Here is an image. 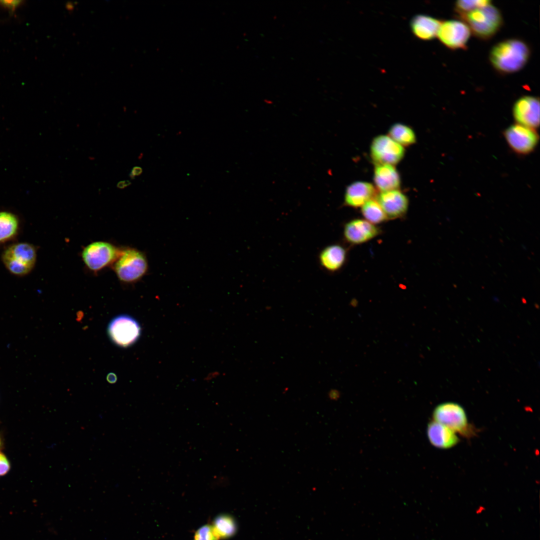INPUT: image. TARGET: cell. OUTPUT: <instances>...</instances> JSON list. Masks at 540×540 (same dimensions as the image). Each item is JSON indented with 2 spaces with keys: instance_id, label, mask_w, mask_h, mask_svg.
<instances>
[{
  "instance_id": "6da1fadb",
  "label": "cell",
  "mask_w": 540,
  "mask_h": 540,
  "mask_svg": "<svg viewBox=\"0 0 540 540\" xmlns=\"http://www.w3.org/2000/svg\"><path fill=\"white\" fill-rule=\"evenodd\" d=\"M530 54L529 48L524 42L510 39L500 42L493 47L490 54V60L498 71L511 73L524 66Z\"/></svg>"
},
{
  "instance_id": "7a4b0ae2",
  "label": "cell",
  "mask_w": 540,
  "mask_h": 540,
  "mask_svg": "<svg viewBox=\"0 0 540 540\" xmlns=\"http://www.w3.org/2000/svg\"><path fill=\"white\" fill-rule=\"evenodd\" d=\"M476 36L488 39L500 29L502 22L499 10L491 4L459 14Z\"/></svg>"
},
{
  "instance_id": "3957f363",
  "label": "cell",
  "mask_w": 540,
  "mask_h": 540,
  "mask_svg": "<svg viewBox=\"0 0 540 540\" xmlns=\"http://www.w3.org/2000/svg\"><path fill=\"white\" fill-rule=\"evenodd\" d=\"M8 270L17 276L30 272L36 264V252L35 247L27 242L14 244L8 247L2 256Z\"/></svg>"
},
{
  "instance_id": "277c9868",
  "label": "cell",
  "mask_w": 540,
  "mask_h": 540,
  "mask_svg": "<svg viewBox=\"0 0 540 540\" xmlns=\"http://www.w3.org/2000/svg\"><path fill=\"white\" fill-rule=\"evenodd\" d=\"M114 269L118 278L126 283L136 282L141 278L148 270V262L144 254L132 248L121 251L114 262Z\"/></svg>"
},
{
  "instance_id": "5b68a950",
  "label": "cell",
  "mask_w": 540,
  "mask_h": 540,
  "mask_svg": "<svg viewBox=\"0 0 540 540\" xmlns=\"http://www.w3.org/2000/svg\"><path fill=\"white\" fill-rule=\"evenodd\" d=\"M433 418L456 434L468 436L472 432L464 410L457 403L446 402L438 405L434 410Z\"/></svg>"
},
{
  "instance_id": "8992f818",
  "label": "cell",
  "mask_w": 540,
  "mask_h": 540,
  "mask_svg": "<svg viewBox=\"0 0 540 540\" xmlns=\"http://www.w3.org/2000/svg\"><path fill=\"white\" fill-rule=\"evenodd\" d=\"M120 252L112 244L98 241L86 246L82 252V256L88 269L97 272L114 262Z\"/></svg>"
},
{
  "instance_id": "52a82bcc",
  "label": "cell",
  "mask_w": 540,
  "mask_h": 540,
  "mask_svg": "<svg viewBox=\"0 0 540 540\" xmlns=\"http://www.w3.org/2000/svg\"><path fill=\"white\" fill-rule=\"evenodd\" d=\"M138 322L132 316L120 315L114 318L108 326V334L112 341L122 347L134 344L140 334Z\"/></svg>"
},
{
  "instance_id": "ba28073f",
  "label": "cell",
  "mask_w": 540,
  "mask_h": 540,
  "mask_svg": "<svg viewBox=\"0 0 540 540\" xmlns=\"http://www.w3.org/2000/svg\"><path fill=\"white\" fill-rule=\"evenodd\" d=\"M504 135L512 150L520 155H526L533 152L539 140L535 129L519 124L511 125L505 130Z\"/></svg>"
},
{
  "instance_id": "9c48e42d",
  "label": "cell",
  "mask_w": 540,
  "mask_h": 540,
  "mask_svg": "<svg viewBox=\"0 0 540 540\" xmlns=\"http://www.w3.org/2000/svg\"><path fill=\"white\" fill-rule=\"evenodd\" d=\"M372 159L376 164H396L404 157V147L389 136L380 135L376 137L370 146Z\"/></svg>"
},
{
  "instance_id": "30bf717a",
  "label": "cell",
  "mask_w": 540,
  "mask_h": 540,
  "mask_svg": "<svg viewBox=\"0 0 540 540\" xmlns=\"http://www.w3.org/2000/svg\"><path fill=\"white\" fill-rule=\"evenodd\" d=\"M470 34L468 26L458 20L441 22L437 34L440 41L452 49L465 48Z\"/></svg>"
},
{
  "instance_id": "8fae6325",
  "label": "cell",
  "mask_w": 540,
  "mask_h": 540,
  "mask_svg": "<svg viewBox=\"0 0 540 540\" xmlns=\"http://www.w3.org/2000/svg\"><path fill=\"white\" fill-rule=\"evenodd\" d=\"M518 124L535 129L540 124V100L536 97L524 96L515 102L512 110Z\"/></svg>"
},
{
  "instance_id": "7c38bea8",
  "label": "cell",
  "mask_w": 540,
  "mask_h": 540,
  "mask_svg": "<svg viewBox=\"0 0 540 540\" xmlns=\"http://www.w3.org/2000/svg\"><path fill=\"white\" fill-rule=\"evenodd\" d=\"M376 200L388 218L394 219L404 216L408 209V198L398 190L380 192Z\"/></svg>"
},
{
  "instance_id": "4fadbf2b",
  "label": "cell",
  "mask_w": 540,
  "mask_h": 540,
  "mask_svg": "<svg viewBox=\"0 0 540 540\" xmlns=\"http://www.w3.org/2000/svg\"><path fill=\"white\" fill-rule=\"evenodd\" d=\"M380 232L378 228L367 220L354 219L344 225V236L348 242L358 244L373 239Z\"/></svg>"
},
{
  "instance_id": "5bb4252c",
  "label": "cell",
  "mask_w": 540,
  "mask_h": 540,
  "mask_svg": "<svg viewBox=\"0 0 540 540\" xmlns=\"http://www.w3.org/2000/svg\"><path fill=\"white\" fill-rule=\"evenodd\" d=\"M427 434L431 444L439 448H450L459 442V438L454 432L434 420L428 424Z\"/></svg>"
},
{
  "instance_id": "9a60e30c",
  "label": "cell",
  "mask_w": 540,
  "mask_h": 540,
  "mask_svg": "<svg viewBox=\"0 0 540 540\" xmlns=\"http://www.w3.org/2000/svg\"><path fill=\"white\" fill-rule=\"evenodd\" d=\"M374 193V186L370 183L355 182L348 185L346 190L344 204L353 208L362 206L372 198Z\"/></svg>"
},
{
  "instance_id": "2e32d148",
  "label": "cell",
  "mask_w": 540,
  "mask_h": 540,
  "mask_svg": "<svg viewBox=\"0 0 540 540\" xmlns=\"http://www.w3.org/2000/svg\"><path fill=\"white\" fill-rule=\"evenodd\" d=\"M346 257V249L338 244H333L324 248L318 255L321 266L329 272H335L344 266Z\"/></svg>"
},
{
  "instance_id": "e0dca14e",
  "label": "cell",
  "mask_w": 540,
  "mask_h": 540,
  "mask_svg": "<svg viewBox=\"0 0 540 540\" xmlns=\"http://www.w3.org/2000/svg\"><path fill=\"white\" fill-rule=\"evenodd\" d=\"M441 22L432 16L418 14L414 16L410 22V28L414 35L422 40H428L434 38Z\"/></svg>"
},
{
  "instance_id": "ac0fdd59",
  "label": "cell",
  "mask_w": 540,
  "mask_h": 540,
  "mask_svg": "<svg viewBox=\"0 0 540 540\" xmlns=\"http://www.w3.org/2000/svg\"><path fill=\"white\" fill-rule=\"evenodd\" d=\"M374 180L376 186L381 192L397 190L400 185L399 174L396 168L390 164H376Z\"/></svg>"
},
{
  "instance_id": "d6986e66",
  "label": "cell",
  "mask_w": 540,
  "mask_h": 540,
  "mask_svg": "<svg viewBox=\"0 0 540 540\" xmlns=\"http://www.w3.org/2000/svg\"><path fill=\"white\" fill-rule=\"evenodd\" d=\"M212 525L220 540L232 537L236 532L237 524L234 518L228 514H220L212 520Z\"/></svg>"
},
{
  "instance_id": "ffe728a7",
  "label": "cell",
  "mask_w": 540,
  "mask_h": 540,
  "mask_svg": "<svg viewBox=\"0 0 540 540\" xmlns=\"http://www.w3.org/2000/svg\"><path fill=\"white\" fill-rule=\"evenodd\" d=\"M19 227V220L15 214L8 212H0V244L14 238Z\"/></svg>"
},
{
  "instance_id": "44dd1931",
  "label": "cell",
  "mask_w": 540,
  "mask_h": 540,
  "mask_svg": "<svg viewBox=\"0 0 540 540\" xmlns=\"http://www.w3.org/2000/svg\"><path fill=\"white\" fill-rule=\"evenodd\" d=\"M390 137L400 145L408 146L416 141V135L409 126L402 124H393L388 131Z\"/></svg>"
},
{
  "instance_id": "7402d4cb",
  "label": "cell",
  "mask_w": 540,
  "mask_h": 540,
  "mask_svg": "<svg viewBox=\"0 0 540 540\" xmlns=\"http://www.w3.org/2000/svg\"><path fill=\"white\" fill-rule=\"evenodd\" d=\"M362 213L365 220L376 224L382 223L388 218L376 200H370L362 206Z\"/></svg>"
},
{
  "instance_id": "603a6c76",
  "label": "cell",
  "mask_w": 540,
  "mask_h": 540,
  "mask_svg": "<svg viewBox=\"0 0 540 540\" xmlns=\"http://www.w3.org/2000/svg\"><path fill=\"white\" fill-rule=\"evenodd\" d=\"M491 2L488 0H458L456 4V10L459 14H464L476 8L482 7L490 4Z\"/></svg>"
},
{
  "instance_id": "cb8c5ba5",
  "label": "cell",
  "mask_w": 540,
  "mask_h": 540,
  "mask_svg": "<svg viewBox=\"0 0 540 540\" xmlns=\"http://www.w3.org/2000/svg\"><path fill=\"white\" fill-rule=\"evenodd\" d=\"M193 540H220L212 526L210 524L202 526L195 532Z\"/></svg>"
},
{
  "instance_id": "d4e9b609",
  "label": "cell",
  "mask_w": 540,
  "mask_h": 540,
  "mask_svg": "<svg viewBox=\"0 0 540 540\" xmlns=\"http://www.w3.org/2000/svg\"><path fill=\"white\" fill-rule=\"evenodd\" d=\"M10 468V464L6 456L0 451V476L6 474Z\"/></svg>"
},
{
  "instance_id": "484cf974",
  "label": "cell",
  "mask_w": 540,
  "mask_h": 540,
  "mask_svg": "<svg viewBox=\"0 0 540 540\" xmlns=\"http://www.w3.org/2000/svg\"><path fill=\"white\" fill-rule=\"evenodd\" d=\"M142 172V168L140 166H134L132 168L129 174V176L132 179H134L136 176H140Z\"/></svg>"
},
{
  "instance_id": "4316f807",
  "label": "cell",
  "mask_w": 540,
  "mask_h": 540,
  "mask_svg": "<svg viewBox=\"0 0 540 540\" xmlns=\"http://www.w3.org/2000/svg\"><path fill=\"white\" fill-rule=\"evenodd\" d=\"M131 184V182L128 180H122L117 184L116 186L119 188H124L130 186Z\"/></svg>"
},
{
  "instance_id": "83f0119b",
  "label": "cell",
  "mask_w": 540,
  "mask_h": 540,
  "mask_svg": "<svg viewBox=\"0 0 540 540\" xmlns=\"http://www.w3.org/2000/svg\"><path fill=\"white\" fill-rule=\"evenodd\" d=\"M107 380L108 382L110 383H114L116 380V376L112 373H110L108 374L107 376Z\"/></svg>"
},
{
  "instance_id": "f1b7e54d",
  "label": "cell",
  "mask_w": 540,
  "mask_h": 540,
  "mask_svg": "<svg viewBox=\"0 0 540 540\" xmlns=\"http://www.w3.org/2000/svg\"><path fill=\"white\" fill-rule=\"evenodd\" d=\"M2 440L1 437L0 436V449L1 448L2 446Z\"/></svg>"
}]
</instances>
